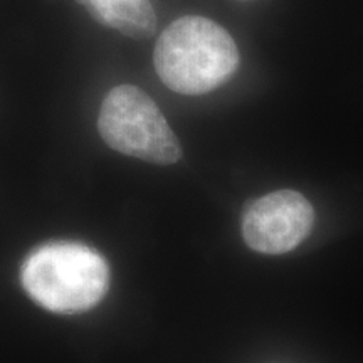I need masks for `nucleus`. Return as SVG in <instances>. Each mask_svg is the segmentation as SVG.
I'll return each mask as SVG.
<instances>
[{
	"instance_id": "1",
	"label": "nucleus",
	"mask_w": 363,
	"mask_h": 363,
	"mask_svg": "<svg viewBox=\"0 0 363 363\" xmlns=\"http://www.w3.org/2000/svg\"><path fill=\"white\" fill-rule=\"evenodd\" d=\"M155 71L179 94H206L219 88L239 66L233 35L217 22L184 16L167 27L153 54Z\"/></svg>"
},
{
	"instance_id": "2",
	"label": "nucleus",
	"mask_w": 363,
	"mask_h": 363,
	"mask_svg": "<svg viewBox=\"0 0 363 363\" xmlns=\"http://www.w3.org/2000/svg\"><path fill=\"white\" fill-rule=\"evenodd\" d=\"M22 288L44 310L59 315L84 313L110 288V267L93 247L49 242L34 249L21 267Z\"/></svg>"
},
{
	"instance_id": "3",
	"label": "nucleus",
	"mask_w": 363,
	"mask_h": 363,
	"mask_svg": "<svg viewBox=\"0 0 363 363\" xmlns=\"http://www.w3.org/2000/svg\"><path fill=\"white\" fill-rule=\"evenodd\" d=\"M98 131L108 147L138 160L172 165L182 147L157 103L133 84L113 88L98 116Z\"/></svg>"
},
{
	"instance_id": "4",
	"label": "nucleus",
	"mask_w": 363,
	"mask_h": 363,
	"mask_svg": "<svg viewBox=\"0 0 363 363\" xmlns=\"http://www.w3.org/2000/svg\"><path fill=\"white\" fill-rule=\"evenodd\" d=\"M315 211L296 190H276L249 203L242 216L246 244L262 254L293 251L310 235Z\"/></svg>"
},
{
	"instance_id": "5",
	"label": "nucleus",
	"mask_w": 363,
	"mask_h": 363,
	"mask_svg": "<svg viewBox=\"0 0 363 363\" xmlns=\"http://www.w3.org/2000/svg\"><path fill=\"white\" fill-rule=\"evenodd\" d=\"M94 21L126 38L152 39L157 30V13L148 0H76Z\"/></svg>"
}]
</instances>
